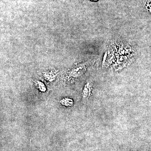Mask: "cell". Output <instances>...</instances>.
Segmentation results:
<instances>
[{"label":"cell","mask_w":151,"mask_h":151,"mask_svg":"<svg viewBox=\"0 0 151 151\" xmlns=\"http://www.w3.org/2000/svg\"><path fill=\"white\" fill-rule=\"evenodd\" d=\"M92 88L91 84L88 83L86 84L82 91V96L84 98H89L91 96Z\"/></svg>","instance_id":"obj_1"},{"label":"cell","mask_w":151,"mask_h":151,"mask_svg":"<svg viewBox=\"0 0 151 151\" xmlns=\"http://www.w3.org/2000/svg\"><path fill=\"white\" fill-rule=\"evenodd\" d=\"M36 86L39 91L42 93H45L46 91V86L44 85V84L40 81H37L35 82Z\"/></svg>","instance_id":"obj_4"},{"label":"cell","mask_w":151,"mask_h":151,"mask_svg":"<svg viewBox=\"0 0 151 151\" xmlns=\"http://www.w3.org/2000/svg\"><path fill=\"white\" fill-rule=\"evenodd\" d=\"M60 103H61L62 105L65 107H67L72 106L73 105V100L71 99V98H68V97L62 99Z\"/></svg>","instance_id":"obj_2"},{"label":"cell","mask_w":151,"mask_h":151,"mask_svg":"<svg viewBox=\"0 0 151 151\" xmlns=\"http://www.w3.org/2000/svg\"><path fill=\"white\" fill-rule=\"evenodd\" d=\"M84 69V67L82 66H80L79 67L76 68L74 69L71 72L70 74L71 76L73 77H76V76H80L81 75V73L83 72L84 71L83 70Z\"/></svg>","instance_id":"obj_3"},{"label":"cell","mask_w":151,"mask_h":151,"mask_svg":"<svg viewBox=\"0 0 151 151\" xmlns=\"http://www.w3.org/2000/svg\"><path fill=\"white\" fill-rule=\"evenodd\" d=\"M93 1H96V0H93Z\"/></svg>","instance_id":"obj_5"}]
</instances>
